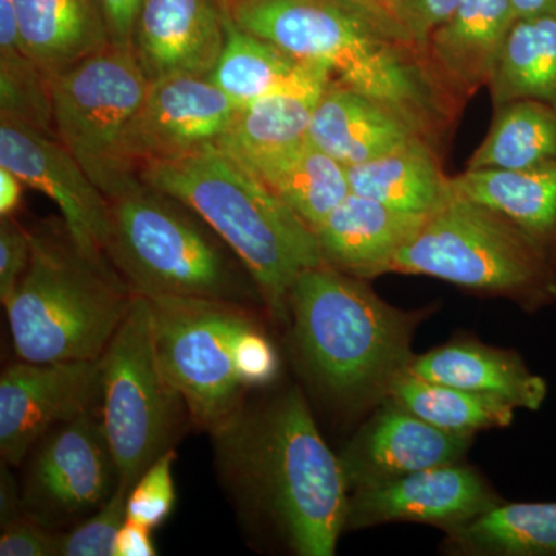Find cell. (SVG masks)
I'll return each mask as SVG.
<instances>
[{"label":"cell","mask_w":556,"mask_h":556,"mask_svg":"<svg viewBox=\"0 0 556 556\" xmlns=\"http://www.w3.org/2000/svg\"><path fill=\"white\" fill-rule=\"evenodd\" d=\"M500 503L473 468L447 464L351 492L346 530L420 522L448 532Z\"/></svg>","instance_id":"15"},{"label":"cell","mask_w":556,"mask_h":556,"mask_svg":"<svg viewBox=\"0 0 556 556\" xmlns=\"http://www.w3.org/2000/svg\"><path fill=\"white\" fill-rule=\"evenodd\" d=\"M113 47L130 49L135 24L146 0H98Z\"/></svg>","instance_id":"38"},{"label":"cell","mask_w":556,"mask_h":556,"mask_svg":"<svg viewBox=\"0 0 556 556\" xmlns=\"http://www.w3.org/2000/svg\"><path fill=\"white\" fill-rule=\"evenodd\" d=\"M149 84L134 51L113 46L51 76L54 134L104 195L135 174L123 139Z\"/></svg>","instance_id":"10"},{"label":"cell","mask_w":556,"mask_h":556,"mask_svg":"<svg viewBox=\"0 0 556 556\" xmlns=\"http://www.w3.org/2000/svg\"><path fill=\"white\" fill-rule=\"evenodd\" d=\"M0 116L56 137L51 76L24 49L0 50Z\"/></svg>","instance_id":"32"},{"label":"cell","mask_w":556,"mask_h":556,"mask_svg":"<svg viewBox=\"0 0 556 556\" xmlns=\"http://www.w3.org/2000/svg\"><path fill=\"white\" fill-rule=\"evenodd\" d=\"M10 467L2 460V467H0V525L2 527L25 515L21 482L11 475Z\"/></svg>","instance_id":"40"},{"label":"cell","mask_w":556,"mask_h":556,"mask_svg":"<svg viewBox=\"0 0 556 556\" xmlns=\"http://www.w3.org/2000/svg\"><path fill=\"white\" fill-rule=\"evenodd\" d=\"M417 138L427 139L404 116L336 79L318 101L308 130L309 141L345 167L379 159Z\"/></svg>","instance_id":"20"},{"label":"cell","mask_w":556,"mask_h":556,"mask_svg":"<svg viewBox=\"0 0 556 556\" xmlns=\"http://www.w3.org/2000/svg\"><path fill=\"white\" fill-rule=\"evenodd\" d=\"M152 529L126 519L116 538L115 556H155Z\"/></svg>","instance_id":"39"},{"label":"cell","mask_w":556,"mask_h":556,"mask_svg":"<svg viewBox=\"0 0 556 556\" xmlns=\"http://www.w3.org/2000/svg\"><path fill=\"white\" fill-rule=\"evenodd\" d=\"M212 438L219 479L241 521L269 530L292 554H336L350 489L298 388L247 405Z\"/></svg>","instance_id":"1"},{"label":"cell","mask_w":556,"mask_h":556,"mask_svg":"<svg viewBox=\"0 0 556 556\" xmlns=\"http://www.w3.org/2000/svg\"><path fill=\"white\" fill-rule=\"evenodd\" d=\"M0 166L56 203L79 248L105 257L112 228L108 197L60 139L0 116Z\"/></svg>","instance_id":"14"},{"label":"cell","mask_w":556,"mask_h":556,"mask_svg":"<svg viewBox=\"0 0 556 556\" xmlns=\"http://www.w3.org/2000/svg\"><path fill=\"white\" fill-rule=\"evenodd\" d=\"M228 0H146L130 49L146 78L211 75L225 49Z\"/></svg>","instance_id":"17"},{"label":"cell","mask_w":556,"mask_h":556,"mask_svg":"<svg viewBox=\"0 0 556 556\" xmlns=\"http://www.w3.org/2000/svg\"><path fill=\"white\" fill-rule=\"evenodd\" d=\"M457 0H393L391 17L399 30L422 49L439 25L448 20Z\"/></svg>","instance_id":"36"},{"label":"cell","mask_w":556,"mask_h":556,"mask_svg":"<svg viewBox=\"0 0 556 556\" xmlns=\"http://www.w3.org/2000/svg\"><path fill=\"white\" fill-rule=\"evenodd\" d=\"M239 108L206 76L153 80L124 134V163L137 174L146 164L218 144Z\"/></svg>","instance_id":"13"},{"label":"cell","mask_w":556,"mask_h":556,"mask_svg":"<svg viewBox=\"0 0 556 556\" xmlns=\"http://www.w3.org/2000/svg\"><path fill=\"white\" fill-rule=\"evenodd\" d=\"M105 197L112 219L105 257L135 294L223 300L266 311L247 265L188 204L138 174Z\"/></svg>","instance_id":"5"},{"label":"cell","mask_w":556,"mask_h":556,"mask_svg":"<svg viewBox=\"0 0 556 556\" xmlns=\"http://www.w3.org/2000/svg\"><path fill=\"white\" fill-rule=\"evenodd\" d=\"M31 258L5 302L20 361L100 358L129 313L135 292L108 257L87 254L64 222L30 229Z\"/></svg>","instance_id":"6"},{"label":"cell","mask_w":556,"mask_h":556,"mask_svg":"<svg viewBox=\"0 0 556 556\" xmlns=\"http://www.w3.org/2000/svg\"><path fill=\"white\" fill-rule=\"evenodd\" d=\"M237 160L313 230L351 193L346 167L308 138Z\"/></svg>","instance_id":"23"},{"label":"cell","mask_w":556,"mask_h":556,"mask_svg":"<svg viewBox=\"0 0 556 556\" xmlns=\"http://www.w3.org/2000/svg\"><path fill=\"white\" fill-rule=\"evenodd\" d=\"M195 211L247 265L266 313L289 324V292L303 270L324 265L314 230L236 156L217 144L137 170Z\"/></svg>","instance_id":"4"},{"label":"cell","mask_w":556,"mask_h":556,"mask_svg":"<svg viewBox=\"0 0 556 556\" xmlns=\"http://www.w3.org/2000/svg\"><path fill=\"white\" fill-rule=\"evenodd\" d=\"M452 190L500 212L556 263V161L521 170L467 169L452 177Z\"/></svg>","instance_id":"24"},{"label":"cell","mask_w":556,"mask_h":556,"mask_svg":"<svg viewBox=\"0 0 556 556\" xmlns=\"http://www.w3.org/2000/svg\"><path fill=\"white\" fill-rule=\"evenodd\" d=\"M100 412L119 484L127 489L175 448L186 420L190 422L185 401L161 368L152 309L142 295H135L101 356Z\"/></svg>","instance_id":"9"},{"label":"cell","mask_w":556,"mask_h":556,"mask_svg":"<svg viewBox=\"0 0 556 556\" xmlns=\"http://www.w3.org/2000/svg\"><path fill=\"white\" fill-rule=\"evenodd\" d=\"M445 533L453 555L556 556V503H500Z\"/></svg>","instance_id":"27"},{"label":"cell","mask_w":556,"mask_h":556,"mask_svg":"<svg viewBox=\"0 0 556 556\" xmlns=\"http://www.w3.org/2000/svg\"><path fill=\"white\" fill-rule=\"evenodd\" d=\"M228 11L241 30L328 68L338 83L404 116L434 146L457 115L419 47L393 20L354 0H228Z\"/></svg>","instance_id":"2"},{"label":"cell","mask_w":556,"mask_h":556,"mask_svg":"<svg viewBox=\"0 0 556 556\" xmlns=\"http://www.w3.org/2000/svg\"><path fill=\"white\" fill-rule=\"evenodd\" d=\"M305 62L228 21L225 49L207 79L240 105L266 97L294 79Z\"/></svg>","instance_id":"31"},{"label":"cell","mask_w":556,"mask_h":556,"mask_svg":"<svg viewBox=\"0 0 556 556\" xmlns=\"http://www.w3.org/2000/svg\"><path fill=\"white\" fill-rule=\"evenodd\" d=\"M475 434L428 424L390 397L351 439L340 455L351 492L463 460Z\"/></svg>","instance_id":"16"},{"label":"cell","mask_w":556,"mask_h":556,"mask_svg":"<svg viewBox=\"0 0 556 556\" xmlns=\"http://www.w3.org/2000/svg\"><path fill=\"white\" fill-rule=\"evenodd\" d=\"M354 2L361 3V5L367 7V9L376 11V13L383 14V16L393 20V17H391L393 0H354Z\"/></svg>","instance_id":"43"},{"label":"cell","mask_w":556,"mask_h":556,"mask_svg":"<svg viewBox=\"0 0 556 556\" xmlns=\"http://www.w3.org/2000/svg\"><path fill=\"white\" fill-rule=\"evenodd\" d=\"M408 371L444 386L503 399L515 408L538 412L547 397V382L533 375L515 351L455 339L415 356Z\"/></svg>","instance_id":"21"},{"label":"cell","mask_w":556,"mask_h":556,"mask_svg":"<svg viewBox=\"0 0 556 556\" xmlns=\"http://www.w3.org/2000/svg\"><path fill=\"white\" fill-rule=\"evenodd\" d=\"M22 47L50 76L112 46L98 0H16Z\"/></svg>","instance_id":"25"},{"label":"cell","mask_w":556,"mask_h":556,"mask_svg":"<svg viewBox=\"0 0 556 556\" xmlns=\"http://www.w3.org/2000/svg\"><path fill=\"white\" fill-rule=\"evenodd\" d=\"M129 490L119 484L89 518L61 530L60 556H115L116 538L127 519Z\"/></svg>","instance_id":"33"},{"label":"cell","mask_w":556,"mask_h":556,"mask_svg":"<svg viewBox=\"0 0 556 556\" xmlns=\"http://www.w3.org/2000/svg\"><path fill=\"white\" fill-rule=\"evenodd\" d=\"M351 192L396 211L430 215L452 199V177L438 148L417 138L379 159L346 167Z\"/></svg>","instance_id":"26"},{"label":"cell","mask_w":556,"mask_h":556,"mask_svg":"<svg viewBox=\"0 0 556 556\" xmlns=\"http://www.w3.org/2000/svg\"><path fill=\"white\" fill-rule=\"evenodd\" d=\"M515 20L510 0H457L448 20L428 36L424 61L457 112L489 84Z\"/></svg>","instance_id":"18"},{"label":"cell","mask_w":556,"mask_h":556,"mask_svg":"<svg viewBox=\"0 0 556 556\" xmlns=\"http://www.w3.org/2000/svg\"><path fill=\"white\" fill-rule=\"evenodd\" d=\"M427 217L351 192L314 233L325 265L371 280L390 273L391 262Z\"/></svg>","instance_id":"19"},{"label":"cell","mask_w":556,"mask_h":556,"mask_svg":"<svg viewBox=\"0 0 556 556\" xmlns=\"http://www.w3.org/2000/svg\"><path fill=\"white\" fill-rule=\"evenodd\" d=\"M486 89L495 109L521 100L556 108V16L515 20Z\"/></svg>","instance_id":"28"},{"label":"cell","mask_w":556,"mask_h":556,"mask_svg":"<svg viewBox=\"0 0 556 556\" xmlns=\"http://www.w3.org/2000/svg\"><path fill=\"white\" fill-rule=\"evenodd\" d=\"M388 397L431 426L453 433L508 427L517 409L503 399L431 382L408 369L394 380Z\"/></svg>","instance_id":"30"},{"label":"cell","mask_w":556,"mask_h":556,"mask_svg":"<svg viewBox=\"0 0 556 556\" xmlns=\"http://www.w3.org/2000/svg\"><path fill=\"white\" fill-rule=\"evenodd\" d=\"M153 338L161 368L211 437L243 413L252 390L280 375V356L257 309L223 300L155 298Z\"/></svg>","instance_id":"7"},{"label":"cell","mask_w":556,"mask_h":556,"mask_svg":"<svg viewBox=\"0 0 556 556\" xmlns=\"http://www.w3.org/2000/svg\"><path fill=\"white\" fill-rule=\"evenodd\" d=\"M31 258L30 229L14 217L0 218V300L5 305Z\"/></svg>","instance_id":"35"},{"label":"cell","mask_w":556,"mask_h":556,"mask_svg":"<svg viewBox=\"0 0 556 556\" xmlns=\"http://www.w3.org/2000/svg\"><path fill=\"white\" fill-rule=\"evenodd\" d=\"M101 357L91 361L27 362L0 376V455L22 467L54 427L100 407Z\"/></svg>","instance_id":"12"},{"label":"cell","mask_w":556,"mask_h":556,"mask_svg":"<svg viewBox=\"0 0 556 556\" xmlns=\"http://www.w3.org/2000/svg\"><path fill=\"white\" fill-rule=\"evenodd\" d=\"M426 313L393 308L367 280L318 265L289 292V324L306 378L336 407L357 409L388 397L412 365V339Z\"/></svg>","instance_id":"3"},{"label":"cell","mask_w":556,"mask_h":556,"mask_svg":"<svg viewBox=\"0 0 556 556\" xmlns=\"http://www.w3.org/2000/svg\"><path fill=\"white\" fill-rule=\"evenodd\" d=\"M515 17L556 16V0H510Z\"/></svg>","instance_id":"42"},{"label":"cell","mask_w":556,"mask_h":556,"mask_svg":"<svg viewBox=\"0 0 556 556\" xmlns=\"http://www.w3.org/2000/svg\"><path fill=\"white\" fill-rule=\"evenodd\" d=\"M22 467L25 515L51 530L78 526L116 492L121 482L100 407L54 427Z\"/></svg>","instance_id":"11"},{"label":"cell","mask_w":556,"mask_h":556,"mask_svg":"<svg viewBox=\"0 0 556 556\" xmlns=\"http://www.w3.org/2000/svg\"><path fill=\"white\" fill-rule=\"evenodd\" d=\"M24 186L14 172L0 166V218L14 217L22 203Z\"/></svg>","instance_id":"41"},{"label":"cell","mask_w":556,"mask_h":556,"mask_svg":"<svg viewBox=\"0 0 556 556\" xmlns=\"http://www.w3.org/2000/svg\"><path fill=\"white\" fill-rule=\"evenodd\" d=\"M175 448L164 453L130 486L127 496V519L155 530L170 517L177 503L175 492Z\"/></svg>","instance_id":"34"},{"label":"cell","mask_w":556,"mask_h":556,"mask_svg":"<svg viewBox=\"0 0 556 556\" xmlns=\"http://www.w3.org/2000/svg\"><path fill=\"white\" fill-rule=\"evenodd\" d=\"M60 535L61 530H51L24 515L2 527L0 555L60 556Z\"/></svg>","instance_id":"37"},{"label":"cell","mask_w":556,"mask_h":556,"mask_svg":"<svg viewBox=\"0 0 556 556\" xmlns=\"http://www.w3.org/2000/svg\"><path fill=\"white\" fill-rule=\"evenodd\" d=\"M556 161V108L521 100L495 109L492 126L467 169L521 170Z\"/></svg>","instance_id":"29"},{"label":"cell","mask_w":556,"mask_h":556,"mask_svg":"<svg viewBox=\"0 0 556 556\" xmlns=\"http://www.w3.org/2000/svg\"><path fill=\"white\" fill-rule=\"evenodd\" d=\"M390 273L439 278L529 313L556 305V263L500 212L455 193L397 252Z\"/></svg>","instance_id":"8"},{"label":"cell","mask_w":556,"mask_h":556,"mask_svg":"<svg viewBox=\"0 0 556 556\" xmlns=\"http://www.w3.org/2000/svg\"><path fill=\"white\" fill-rule=\"evenodd\" d=\"M332 79L328 68L305 62L287 86L240 105L218 148L244 159L308 138L314 110Z\"/></svg>","instance_id":"22"}]
</instances>
